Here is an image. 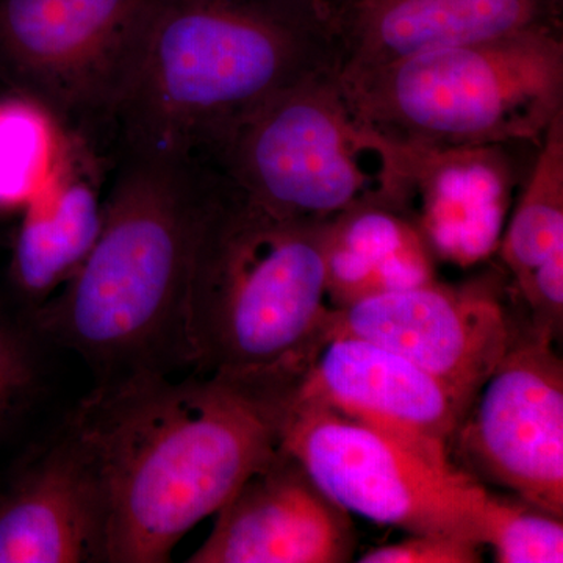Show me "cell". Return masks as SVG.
I'll return each mask as SVG.
<instances>
[{"label": "cell", "instance_id": "cell-11", "mask_svg": "<svg viewBox=\"0 0 563 563\" xmlns=\"http://www.w3.org/2000/svg\"><path fill=\"white\" fill-rule=\"evenodd\" d=\"M515 325L492 292L429 280L333 309L329 332L398 352L470 402L506 354Z\"/></svg>", "mask_w": 563, "mask_h": 563}, {"label": "cell", "instance_id": "cell-5", "mask_svg": "<svg viewBox=\"0 0 563 563\" xmlns=\"http://www.w3.org/2000/svg\"><path fill=\"white\" fill-rule=\"evenodd\" d=\"M340 79L363 120L399 146H540L563 111V43L558 27L533 29Z\"/></svg>", "mask_w": 563, "mask_h": 563}, {"label": "cell", "instance_id": "cell-9", "mask_svg": "<svg viewBox=\"0 0 563 563\" xmlns=\"http://www.w3.org/2000/svg\"><path fill=\"white\" fill-rule=\"evenodd\" d=\"M555 339L518 331L496 368L474 393L450 443L476 481L563 518V363Z\"/></svg>", "mask_w": 563, "mask_h": 563}, {"label": "cell", "instance_id": "cell-20", "mask_svg": "<svg viewBox=\"0 0 563 563\" xmlns=\"http://www.w3.org/2000/svg\"><path fill=\"white\" fill-rule=\"evenodd\" d=\"M483 544L493 548L499 563H562V518L487 492Z\"/></svg>", "mask_w": 563, "mask_h": 563}, {"label": "cell", "instance_id": "cell-4", "mask_svg": "<svg viewBox=\"0 0 563 563\" xmlns=\"http://www.w3.org/2000/svg\"><path fill=\"white\" fill-rule=\"evenodd\" d=\"M328 228L274 217L213 173L188 301L201 372L288 395L331 328Z\"/></svg>", "mask_w": 563, "mask_h": 563}, {"label": "cell", "instance_id": "cell-21", "mask_svg": "<svg viewBox=\"0 0 563 563\" xmlns=\"http://www.w3.org/2000/svg\"><path fill=\"white\" fill-rule=\"evenodd\" d=\"M40 383V358L31 335L0 313V431L24 412Z\"/></svg>", "mask_w": 563, "mask_h": 563}, {"label": "cell", "instance_id": "cell-18", "mask_svg": "<svg viewBox=\"0 0 563 563\" xmlns=\"http://www.w3.org/2000/svg\"><path fill=\"white\" fill-rule=\"evenodd\" d=\"M540 147L531 179L498 247L515 287L563 251V111L551 122Z\"/></svg>", "mask_w": 563, "mask_h": 563}, {"label": "cell", "instance_id": "cell-14", "mask_svg": "<svg viewBox=\"0 0 563 563\" xmlns=\"http://www.w3.org/2000/svg\"><path fill=\"white\" fill-rule=\"evenodd\" d=\"M103 562L101 492L68 428L0 493V563Z\"/></svg>", "mask_w": 563, "mask_h": 563}, {"label": "cell", "instance_id": "cell-22", "mask_svg": "<svg viewBox=\"0 0 563 563\" xmlns=\"http://www.w3.org/2000/svg\"><path fill=\"white\" fill-rule=\"evenodd\" d=\"M481 544L439 536L412 533L402 542L374 548L358 559L361 563H477L483 561Z\"/></svg>", "mask_w": 563, "mask_h": 563}, {"label": "cell", "instance_id": "cell-8", "mask_svg": "<svg viewBox=\"0 0 563 563\" xmlns=\"http://www.w3.org/2000/svg\"><path fill=\"white\" fill-rule=\"evenodd\" d=\"M279 429L282 450L347 514L484 547L487 490L462 470L433 465L363 422L309 404H285Z\"/></svg>", "mask_w": 563, "mask_h": 563}, {"label": "cell", "instance_id": "cell-2", "mask_svg": "<svg viewBox=\"0 0 563 563\" xmlns=\"http://www.w3.org/2000/svg\"><path fill=\"white\" fill-rule=\"evenodd\" d=\"M333 70L339 22L310 0H151L114 121L113 161L203 166L263 102Z\"/></svg>", "mask_w": 563, "mask_h": 563}, {"label": "cell", "instance_id": "cell-23", "mask_svg": "<svg viewBox=\"0 0 563 563\" xmlns=\"http://www.w3.org/2000/svg\"><path fill=\"white\" fill-rule=\"evenodd\" d=\"M310 2L320 7L321 10L331 14V16L335 18L336 22H339L340 14L343 13V10L346 9L351 0H310Z\"/></svg>", "mask_w": 563, "mask_h": 563}, {"label": "cell", "instance_id": "cell-6", "mask_svg": "<svg viewBox=\"0 0 563 563\" xmlns=\"http://www.w3.org/2000/svg\"><path fill=\"white\" fill-rule=\"evenodd\" d=\"M406 162V147L363 120L333 70L263 102L206 166L274 217L331 224L369 207L401 213Z\"/></svg>", "mask_w": 563, "mask_h": 563}, {"label": "cell", "instance_id": "cell-17", "mask_svg": "<svg viewBox=\"0 0 563 563\" xmlns=\"http://www.w3.org/2000/svg\"><path fill=\"white\" fill-rule=\"evenodd\" d=\"M429 280H433L431 251L413 222L398 211L369 207L329 224L328 298L332 309Z\"/></svg>", "mask_w": 563, "mask_h": 563}, {"label": "cell", "instance_id": "cell-3", "mask_svg": "<svg viewBox=\"0 0 563 563\" xmlns=\"http://www.w3.org/2000/svg\"><path fill=\"white\" fill-rule=\"evenodd\" d=\"M211 184L207 166L118 155L101 233L77 273L36 307V331L106 380L195 365L188 301Z\"/></svg>", "mask_w": 563, "mask_h": 563}, {"label": "cell", "instance_id": "cell-13", "mask_svg": "<svg viewBox=\"0 0 563 563\" xmlns=\"http://www.w3.org/2000/svg\"><path fill=\"white\" fill-rule=\"evenodd\" d=\"M542 27H558V0H352L339 18L340 76Z\"/></svg>", "mask_w": 563, "mask_h": 563}, {"label": "cell", "instance_id": "cell-1", "mask_svg": "<svg viewBox=\"0 0 563 563\" xmlns=\"http://www.w3.org/2000/svg\"><path fill=\"white\" fill-rule=\"evenodd\" d=\"M279 406L220 374L103 380L66 428L101 492L103 562L165 563L280 450Z\"/></svg>", "mask_w": 563, "mask_h": 563}, {"label": "cell", "instance_id": "cell-19", "mask_svg": "<svg viewBox=\"0 0 563 563\" xmlns=\"http://www.w3.org/2000/svg\"><path fill=\"white\" fill-rule=\"evenodd\" d=\"M63 136L20 96L0 99V214L24 210L57 168Z\"/></svg>", "mask_w": 563, "mask_h": 563}, {"label": "cell", "instance_id": "cell-15", "mask_svg": "<svg viewBox=\"0 0 563 563\" xmlns=\"http://www.w3.org/2000/svg\"><path fill=\"white\" fill-rule=\"evenodd\" d=\"M406 150L401 213L418 214L413 225L432 257L461 266L490 257L506 229L512 184L498 146Z\"/></svg>", "mask_w": 563, "mask_h": 563}, {"label": "cell", "instance_id": "cell-10", "mask_svg": "<svg viewBox=\"0 0 563 563\" xmlns=\"http://www.w3.org/2000/svg\"><path fill=\"white\" fill-rule=\"evenodd\" d=\"M285 404H309L385 433L442 468L468 401L398 352L328 332Z\"/></svg>", "mask_w": 563, "mask_h": 563}, {"label": "cell", "instance_id": "cell-16", "mask_svg": "<svg viewBox=\"0 0 563 563\" xmlns=\"http://www.w3.org/2000/svg\"><path fill=\"white\" fill-rule=\"evenodd\" d=\"M103 163L87 147L63 140L57 168L22 210L10 279L35 309L77 273L101 233Z\"/></svg>", "mask_w": 563, "mask_h": 563}, {"label": "cell", "instance_id": "cell-7", "mask_svg": "<svg viewBox=\"0 0 563 563\" xmlns=\"http://www.w3.org/2000/svg\"><path fill=\"white\" fill-rule=\"evenodd\" d=\"M151 0H0V79L63 140L113 161Z\"/></svg>", "mask_w": 563, "mask_h": 563}, {"label": "cell", "instance_id": "cell-12", "mask_svg": "<svg viewBox=\"0 0 563 563\" xmlns=\"http://www.w3.org/2000/svg\"><path fill=\"white\" fill-rule=\"evenodd\" d=\"M354 554L350 514L279 450L217 512L191 563H343Z\"/></svg>", "mask_w": 563, "mask_h": 563}, {"label": "cell", "instance_id": "cell-24", "mask_svg": "<svg viewBox=\"0 0 563 563\" xmlns=\"http://www.w3.org/2000/svg\"><path fill=\"white\" fill-rule=\"evenodd\" d=\"M351 2H352V0H351ZM347 5H350V3H347Z\"/></svg>", "mask_w": 563, "mask_h": 563}]
</instances>
